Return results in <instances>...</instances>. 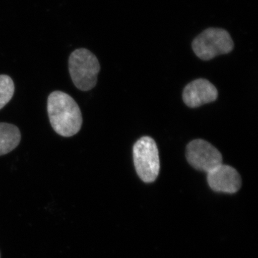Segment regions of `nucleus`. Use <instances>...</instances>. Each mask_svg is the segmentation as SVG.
<instances>
[{
    "mask_svg": "<svg viewBox=\"0 0 258 258\" xmlns=\"http://www.w3.org/2000/svg\"><path fill=\"white\" fill-rule=\"evenodd\" d=\"M195 53L201 60H210L217 55L230 53L234 42L230 33L221 28H208L204 30L192 42Z\"/></svg>",
    "mask_w": 258,
    "mask_h": 258,
    "instance_id": "nucleus-4",
    "label": "nucleus"
},
{
    "mask_svg": "<svg viewBox=\"0 0 258 258\" xmlns=\"http://www.w3.org/2000/svg\"><path fill=\"white\" fill-rule=\"evenodd\" d=\"M14 93L15 84L13 79L7 75H0V110L9 103Z\"/></svg>",
    "mask_w": 258,
    "mask_h": 258,
    "instance_id": "nucleus-9",
    "label": "nucleus"
},
{
    "mask_svg": "<svg viewBox=\"0 0 258 258\" xmlns=\"http://www.w3.org/2000/svg\"><path fill=\"white\" fill-rule=\"evenodd\" d=\"M47 113L54 131L63 137L79 133L83 118L79 105L67 93L56 91L47 98Z\"/></svg>",
    "mask_w": 258,
    "mask_h": 258,
    "instance_id": "nucleus-1",
    "label": "nucleus"
},
{
    "mask_svg": "<svg viewBox=\"0 0 258 258\" xmlns=\"http://www.w3.org/2000/svg\"><path fill=\"white\" fill-rule=\"evenodd\" d=\"M21 141L20 129L13 124L0 123V156L5 155L18 147Z\"/></svg>",
    "mask_w": 258,
    "mask_h": 258,
    "instance_id": "nucleus-8",
    "label": "nucleus"
},
{
    "mask_svg": "<svg viewBox=\"0 0 258 258\" xmlns=\"http://www.w3.org/2000/svg\"><path fill=\"white\" fill-rule=\"evenodd\" d=\"M208 182L210 187L217 192L236 193L242 186L237 171L223 164L208 173Z\"/></svg>",
    "mask_w": 258,
    "mask_h": 258,
    "instance_id": "nucleus-6",
    "label": "nucleus"
},
{
    "mask_svg": "<svg viewBox=\"0 0 258 258\" xmlns=\"http://www.w3.org/2000/svg\"><path fill=\"white\" fill-rule=\"evenodd\" d=\"M218 91L212 83L206 79H197L189 83L183 91V101L190 108H198L215 101Z\"/></svg>",
    "mask_w": 258,
    "mask_h": 258,
    "instance_id": "nucleus-7",
    "label": "nucleus"
},
{
    "mask_svg": "<svg viewBox=\"0 0 258 258\" xmlns=\"http://www.w3.org/2000/svg\"><path fill=\"white\" fill-rule=\"evenodd\" d=\"M134 163L139 178L146 183L154 182L160 171L159 150L155 141L142 137L134 144Z\"/></svg>",
    "mask_w": 258,
    "mask_h": 258,
    "instance_id": "nucleus-3",
    "label": "nucleus"
},
{
    "mask_svg": "<svg viewBox=\"0 0 258 258\" xmlns=\"http://www.w3.org/2000/svg\"><path fill=\"white\" fill-rule=\"evenodd\" d=\"M186 157L193 168L206 173L222 164V156L220 151L203 139H195L188 144Z\"/></svg>",
    "mask_w": 258,
    "mask_h": 258,
    "instance_id": "nucleus-5",
    "label": "nucleus"
},
{
    "mask_svg": "<svg viewBox=\"0 0 258 258\" xmlns=\"http://www.w3.org/2000/svg\"><path fill=\"white\" fill-rule=\"evenodd\" d=\"M69 68L75 86L82 91L96 86L101 66L98 58L86 48L77 49L69 57Z\"/></svg>",
    "mask_w": 258,
    "mask_h": 258,
    "instance_id": "nucleus-2",
    "label": "nucleus"
},
{
    "mask_svg": "<svg viewBox=\"0 0 258 258\" xmlns=\"http://www.w3.org/2000/svg\"><path fill=\"white\" fill-rule=\"evenodd\" d=\"M0 258H1V253H0Z\"/></svg>",
    "mask_w": 258,
    "mask_h": 258,
    "instance_id": "nucleus-10",
    "label": "nucleus"
}]
</instances>
